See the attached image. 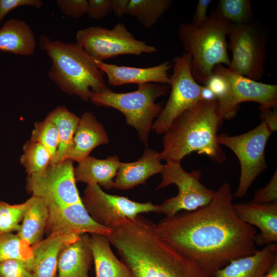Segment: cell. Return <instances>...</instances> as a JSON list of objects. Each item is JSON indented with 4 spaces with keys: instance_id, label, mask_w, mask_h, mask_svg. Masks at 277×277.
Instances as JSON below:
<instances>
[{
    "instance_id": "9",
    "label": "cell",
    "mask_w": 277,
    "mask_h": 277,
    "mask_svg": "<svg viewBox=\"0 0 277 277\" xmlns=\"http://www.w3.org/2000/svg\"><path fill=\"white\" fill-rule=\"evenodd\" d=\"M162 181L156 189L174 184L178 188L175 196L159 205V213L170 217L182 210L192 211L204 207L211 201L215 191L200 182L201 171H186L181 162L167 161L162 172Z\"/></svg>"
},
{
    "instance_id": "13",
    "label": "cell",
    "mask_w": 277,
    "mask_h": 277,
    "mask_svg": "<svg viewBox=\"0 0 277 277\" xmlns=\"http://www.w3.org/2000/svg\"><path fill=\"white\" fill-rule=\"evenodd\" d=\"M191 65V56L185 52L173 59L170 95L152 126V129L157 134L164 133L176 117L202 100L204 85L194 79Z\"/></svg>"
},
{
    "instance_id": "35",
    "label": "cell",
    "mask_w": 277,
    "mask_h": 277,
    "mask_svg": "<svg viewBox=\"0 0 277 277\" xmlns=\"http://www.w3.org/2000/svg\"><path fill=\"white\" fill-rule=\"evenodd\" d=\"M56 3L62 12L70 17L79 18L87 13V0H57Z\"/></svg>"
},
{
    "instance_id": "39",
    "label": "cell",
    "mask_w": 277,
    "mask_h": 277,
    "mask_svg": "<svg viewBox=\"0 0 277 277\" xmlns=\"http://www.w3.org/2000/svg\"><path fill=\"white\" fill-rule=\"evenodd\" d=\"M212 1L211 0H199L191 23L196 27L205 25L209 19L207 10L209 5Z\"/></svg>"
},
{
    "instance_id": "5",
    "label": "cell",
    "mask_w": 277,
    "mask_h": 277,
    "mask_svg": "<svg viewBox=\"0 0 277 277\" xmlns=\"http://www.w3.org/2000/svg\"><path fill=\"white\" fill-rule=\"evenodd\" d=\"M230 26L217 11L201 27H196L191 23L181 24L179 37L185 52L191 56V73L199 84H206L216 66L223 64L230 66L226 36Z\"/></svg>"
},
{
    "instance_id": "38",
    "label": "cell",
    "mask_w": 277,
    "mask_h": 277,
    "mask_svg": "<svg viewBox=\"0 0 277 277\" xmlns=\"http://www.w3.org/2000/svg\"><path fill=\"white\" fill-rule=\"evenodd\" d=\"M43 6L41 0H0V26L5 16L16 8L30 6L41 9Z\"/></svg>"
},
{
    "instance_id": "14",
    "label": "cell",
    "mask_w": 277,
    "mask_h": 277,
    "mask_svg": "<svg viewBox=\"0 0 277 277\" xmlns=\"http://www.w3.org/2000/svg\"><path fill=\"white\" fill-rule=\"evenodd\" d=\"M73 161L50 163L42 173L28 176V192L47 206L63 207L82 202L76 185Z\"/></svg>"
},
{
    "instance_id": "11",
    "label": "cell",
    "mask_w": 277,
    "mask_h": 277,
    "mask_svg": "<svg viewBox=\"0 0 277 277\" xmlns=\"http://www.w3.org/2000/svg\"><path fill=\"white\" fill-rule=\"evenodd\" d=\"M213 73L222 76L226 85L224 93L217 99L224 120L233 118L243 102L257 103L260 110L277 106L276 85L249 79L222 65L216 66Z\"/></svg>"
},
{
    "instance_id": "42",
    "label": "cell",
    "mask_w": 277,
    "mask_h": 277,
    "mask_svg": "<svg viewBox=\"0 0 277 277\" xmlns=\"http://www.w3.org/2000/svg\"><path fill=\"white\" fill-rule=\"evenodd\" d=\"M264 277H277V259Z\"/></svg>"
},
{
    "instance_id": "25",
    "label": "cell",
    "mask_w": 277,
    "mask_h": 277,
    "mask_svg": "<svg viewBox=\"0 0 277 277\" xmlns=\"http://www.w3.org/2000/svg\"><path fill=\"white\" fill-rule=\"evenodd\" d=\"M110 243L107 236L90 234L96 277H133L128 266L114 254Z\"/></svg>"
},
{
    "instance_id": "41",
    "label": "cell",
    "mask_w": 277,
    "mask_h": 277,
    "mask_svg": "<svg viewBox=\"0 0 277 277\" xmlns=\"http://www.w3.org/2000/svg\"><path fill=\"white\" fill-rule=\"evenodd\" d=\"M129 0H111L112 12L118 17L126 14Z\"/></svg>"
},
{
    "instance_id": "2",
    "label": "cell",
    "mask_w": 277,
    "mask_h": 277,
    "mask_svg": "<svg viewBox=\"0 0 277 277\" xmlns=\"http://www.w3.org/2000/svg\"><path fill=\"white\" fill-rule=\"evenodd\" d=\"M133 277H214L161 239L139 215L108 236Z\"/></svg>"
},
{
    "instance_id": "16",
    "label": "cell",
    "mask_w": 277,
    "mask_h": 277,
    "mask_svg": "<svg viewBox=\"0 0 277 277\" xmlns=\"http://www.w3.org/2000/svg\"><path fill=\"white\" fill-rule=\"evenodd\" d=\"M96 63L99 69L106 75L110 85L117 86L128 84L138 85L149 83L170 84L168 72L172 65L169 61L146 68L118 66L97 60Z\"/></svg>"
},
{
    "instance_id": "19",
    "label": "cell",
    "mask_w": 277,
    "mask_h": 277,
    "mask_svg": "<svg viewBox=\"0 0 277 277\" xmlns=\"http://www.w3.org/2000/svg\"><path fill=\"white\" fill-rule=\"evenodd\" d=\"M277 259L276 243L266 245L253 254L230 262L214 277H264Z\"/></svg>"
},
{
    "instance_id": "33",
    "label": "cell",
    "mask_w": 277,
    "mask_h": 277,
    "mask_svg": "<svg viewBox=\"0 0 277 277\" xmlns=\"http://www.w3.org/2000/svg\"><path fill=\"white\" fill-rule=\"evenodd\" d=\"M30 203V198L24 203L14 205L0 201V233L18 230Z\"/></svg>"
},
{
    "instance_id": "29",
    "label": "cell",
    "mask_w": 277,
    "mask_h": 277,
    "mask_svg": "<svg viewBox=\"0 0 277 277\" xmlns=\"http://www.w3.org/2000/svg\"><path fill=\"white\" fill-rule=\"evenodd\" d=\"M8 260L22 262L33 272V256L31 246L12 232L0 233V262Z\"/></svg>"
},
{
    "instance_id": "24",
    "label": "cell",
    "mask_w": 277,
    "mask_h": 277,
    "mask_svg": "<svg viewBox=\"0 0 277 277\" xmlns=\"http://www.w3.org/2000/svg\"><path fill=\"white\" fill-rule=\"evenodd\" d=\"M35 34L25 22L11 18L0 28V51L16 55L30 56L35 51Z\"/></svg>"
},
{
    "instance_id": "36",
    "label": "cell",
    "mask_w": 277,
    "mask_h": 277,
    "mask_svg": "<svg viewBox=\"0 0 277 277\" xmlns=\"http://www.w3.org/2000/svg\"><path fill=\"white\" fill-rule=\"evenodd\" d=\"M252 202L258 204L277 203L276 170L267 185L255 192Z\"/></svg>"
},
{
    "instance_id": "20",
    "label": "cell",
    "mask_w": 277,
    "mask_h": 277,
    "mask_svg": "<svg viewBox=\"0 0 277 277\" xmlns=\"http://www.w3.org/2000/svg\"><path fill=\"white\" fill-rule=\"evenodd\" d=\"M108 142L109 138L103 125L92 113L85 112L80 118L68 159L79 163L89 156L95 147Z\"/></svg>"
},
{
    "instance_id": "40",
    "label": "cell",
    "mask_w": 277,
    "mask_h": 277,
    "mask_svg": "<svg viewBox=\"0 0 277 277\" xmlns=\"http://www.w3.org/2000/svg\"><path fill=\"white\" fill-rule=\"evenodd\" d=\"M260 115L261 121L264 122L271 131L273 132L277 129V108H272L261 110Z\"/></svg>"
},
{
    "instance_id": "32",
    "label": "cell",
    "mask_w": 277,
    "mask_h": 277,
    "mask_svg": "<svg viewBox=\"0 0 277 277\" xmlns=\"http://www.w3.org/2000/svg\"><path fill=\"white\" fill-rule=\"evenodd\" d=\"M30 141L43 144L54 160L60 143L58 133L56 125L46 117L43 121L35 123Z\"/></svg>"
},
{
    "instance_id": "26",
    "label": "cell",
    "mask_w": 277,
    "mask_h": 277,
    "mask_svg": "<svg viewBox=\"0 0 277 277\" xmlns=\"http://www.w3.org/2000/svg\"><path fill=\"white\" fill-rule=\"evenodd\" d=\"M29 206L17 230V234L30 246L43 240L48 216L45 202L40 197L32 195Z\"/></svg>"
},
{
    "instance_id": "17",
    "label": "cell",
    "mask_w": 277,
    "mask_h": 277,
    "mask_svg": "<svg viewBox=\"0 0 277 277\" xmlns=\"http://www.w3.org/2000/svg\"><path fill=\"white\" fill-rule=\"evenodd\" d=\"M242 221L260 230L255 236L256 245L264 246L277 242V203L258 204L252 202L233 204Z\"/></svg>"
},
{
    "instance_id": "6",
    "label": "cell",
    "mask_w": 277,
    "mask_h": 277,
    "mask_svg": "<svg viewBox=\"0 0 277 277\" xmlns=\"http://www.w3.org/2000/svg\"><path fill=\"white\" fill-rule=\"evenodd\" d=\"M167 89V85L146 83L138 85L137 89L131 92L94 93L90 101L96 106L111 107L122 113L127 124L135 128L139 138L147 147L152 122L162 110L161 105L155 101Z\"/></svg>"
},
{
    "instance_id": "12",
    "label": "cell",
    "mask_w": 277,
    "mask_h": 277,
    "mask_svg": "<svg viewBox=\"0 0 277 277\" xmlns=\"http://www.w3.org/2000/svg\"><path fill=\"white\" fill-rule=\"evenodd\" d=\"M228 35L227 47L232 53L229 68L249 79H261L264 74L267 46L263 31L251 23L231 24Z\"/></svg>"
},
{
    "instance_id": "1",
    "label": "cell",
    "mask_w": 277,
    "mask_h": 277,
    "mask_svg": "<svg viewBox=\"0 0 277 277\" xmlns=\"http://www.w3.org/2000/svg\"><path fill=\"white\" fill-rule=\"evenodd\" d=\"M231 187L223 183L210 202L154 224L163 241L213 275L233 260L253 254L257 231L234 209Z\"/></svg>"
},
{
    "instance_id": "3",
    "label": "cell",
    "mask_w": 277,
    "mask_h": 277,
    "mask_svg": "<svg viewBox=\"0 0 277 277\" xmlns=\"http://www.w3.org/2000/svg\"><path fill=\"white\" fill-rule=\"evenodd\" d=\"M223 120L217 100L200 101L176 117L164 133L160 159L181 162L197 152L216 163H224L226 155L217 140Z\"/></svg>"
},
{
    "instance_id": "15",
    "label": "cell",
    "mask_w": 277,
    "mask_h": 277,
    "mask_svg": "<svg viewBox=\"0 0 277 277\" xmlns=\"http://www.w3.org/2000/svg\"><path fill=\"white\" fill-rule=\"evenodd\" d=\"M47 206L48 216L45 232L48 235L100 234L108 236L112 230L96 223L83 202L63 207Z\"/></svg>"
},
{
    "instance_id": "22",
    "label": "cell",
    "mask_w": 277,
    "mask_h": 277,
    "mask_svg": "<svg viewBox=\"0 0 277 277\" xmlns=\"http://www.w3.org/2000/svg\"><path fill=\"white\" fill-rule=\"evenodd\" d=\"M93 260L88 234L65 245L58 258L57 277H89Z\"/></svg>"
},
{
    "instance_id": "4",
    "label": "cell",
    "mask_w": 277,
    "mask_h": 277,
    "mask_svg": "<svg viewBox=\"0 0 277 277\" xmlns=\"http://www.w3.org/2000/svg\"><path fill=\"white\" fill-rule=\"evenodd\" d=\"M41 49L49 57V78L63 92L87 102L93 94L111 91L96 60L76 43L52 41L42 35Z\"/></svg>"
},
{
    "instance_id": "30",
    "label": "cell",
    "mask_w": 277,
    "mask_h": 277,
    "mask_svg": "<svg viewBox=\"0 0 277 277\" xmlns=\"http://www.w3.org/2000/svg\"><path fill=\"white\" fill-rule=\"evenodd\" d=\"M23 149L20 162L28 176L42 173L51 162L49 151L40 143L29 140L24 144Z\"/></svg>"
},
{
    "instance_id": "21",
    "label": "cell",
    "mask_w": 277,
    "mask_h": 277,
    "mask_svg": "<svg viewBox=\"0 0 277 277\" xmlns=\"http://www.w3.org/2000/svg\"><path fill=\"white\" fill-rule=\"evenodd\" d=\"M80 236L74 234L50 235L32 246L33 272L35 276L57 277L58 258L62 249L67 244L77 240Z\"/></svg>"
},
{
    "instance_id": "31",
    "label": "cell",
    "mask_w": 277,
    "mask_h": 277,
    "mask_svg": "<svg viewBox=\"0 0 277 277\" xmlns=\"http://www.w3.org/2000/svg\"><path fill=\"white\" fill-rule=\"evenodd\" d=\"M216 11L232 24L249 23L252 18L249 0H220Z\"/></svg>"
},
{
    "instance_id": "23",
    "label": "cell",
    "mask_w": 277,
    "mask_h": 277,
    "mask_svg": "<svg viewBox=\"0 0 277 277\" xmlns=\"http://www.w3.org/2000/svg\"><path fill=\"white\" fill-rule=\"evenodd\" d=\"M121 162L116 155L105 159L88 156L74 168L76 182L97 184L107 190L113 188L114 181Z\"/></svg>"
},
{
    "instance_id": "8",
    "label": "cell",
    "mask_w": 277,
    "mask_h": 277,
    "mask_svg": "<svg viewBox=\"0 0 277 277\" xmlns=\"http://www.w3.org/2000/svg\"><path fill=\"white\" fill-rule=\"evenodd\" d=\"M271 134L267 124L261 121L254 128L242 134L219 135L218 143L231 149L240 162L241 173L236 197H244L254 180L267 168L265 149Z\"/></svg>"
},
{
    "instance_id": "7",
    "label": "cell",
    "mask_w": 277,
    "mask_h": 277,
    "mask_svg": "<svg viewBox=\"0 0 277 277\" xmlns=\"http://www.w3.org/2000/svg\"><path fill=\"white\" fill-rule=\"evenodd\" d=\"M75 38L76 43L87 53L102 62L122 55L139 56L157 51L155 46L135 38L122 23L111 29L101 26L80 29Z\"/></svg>"
},
{
    "instance_id": "28",
    "label": "cell",
    "mask_w": 277,
    "mask_h": 277,
    "mask_svg": "<svg viewBox=\"0 0 277 277\" xmlns=\"http://www.w3.org/2000/svg\"><path fill=\"white\" fill-rule=\"evenodd\" d=\"M172 3L171 0H129L126 14L147 28L153 27Z\"/></svg>"
},
{
    "instance_id": "10",
    "label": "cell",
    "mask_w": 277,
    "mask_h": 277,
    "mask_svg": "<svg viewBox=\"0 0 277 277\" xmlns=\"http://www.w3.org/2000/svg\"><path fill=\"white\" fill-rule=\"evenodd\" d=\"M82 200L91 217L111 230L134 220L141 213L159 212V205L140 203L127 197L109 194L97 184L87 185Z\"/></svg>"
},
{
    "instance_id": "27",
    "label": "cell",
    "mask_w": 277,
    "mask_h": 277,
    "mask_svg": "<svg viewBox=\"0 0 277 277\" xmlns=\"http://www.w3.org/2000/svg\"><path fill=\"white\" fill-rule=\"evenodd\" d=\"M56 125L60 138L56 155L50 163H58L68 159L73 138L80 117L69 111L64 106H59L46 116Z\"/></svg>"
},
{
    "instance_id": "34",
    "label": "cell",
    "mask_w": 277,
    "mask_h": 277,
    "mask_svg": "<svg viewBox=\"0 0 277 277\" xmlns=\"http://www.w3.org/2000/svg\"><path fill=\"white\" fill-rule=\"evenodd\" d=\"M0 277H35L21 261L8 260L0 262Z\"/></svg>"
},
{
    "instance_id": "18",
    "label": "cell",
    "mask_w": 277,
    "mask_h": 277,
    "mask_svg": "<svg viewBox=\"0 0 277 277\" xmlns=\"http://www.w3.org/2000/svg\"><path fill=\"white\" fill-rule=\"evenodd\" d=\"M159 152L147 148L137 161L121 163L114 181L113 188L121 190L131 189L143 184L151 176L162 173L164 164Z\"/></svg>"
},
{
    "instance_id": "37",
    "label": "cell",
    "mask_w": 277,
    "mask_h": 277,
    "mask_svg": "<svg viewBox=\"0 0 277 277\" xmlns=\"http://www.w3.org/2000/svg\"><path fill=\"white\" fill-rule=\"evenodd\" d=\"M111 12V0L88 1L87 14L91 19H102Z\"/></svg>"
}]
</instances>
